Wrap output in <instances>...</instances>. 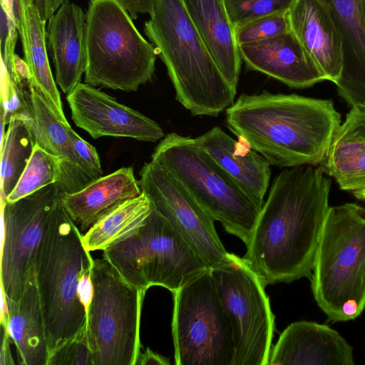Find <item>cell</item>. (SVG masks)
Masks as SVG:
<instances>
[{
    "instance_id": "1",
    "label": "cell",
    "mask_w": 365,
    "mask_h": 365,
    "mask_svg": "<svg viewBox=\"0 0 365 365\" xmlns=\"http://www.w3.org/2000/svg\"><path fill=\"white\" fill-rule=\"evenodd\" d=\"M331 185L321 167L309 165L274 178L243 257L266 286L311 277Z\"/></svg>"
},
{
    "instance_id": "2",
    "label": "cell",
    "mask_w": 365,
    "mask_h": 365,
    "mask_svg": "<svg viewBox=\"0 0 365 365\" xmlns=\"http://www.w3.org/2000/svg\"><path fill=\"white\" fill-rule=\"evenodd\" d=\"M225 111L230 130L282 168L322 165L341 124L331 100L295 93H242Z\"/></svg>"
},
{
    "instance_id": "3",
    "label": "cell",
    "mask_w": 365,
    "mask_h": 365,
    "mask_svg": "<svg viewBox=\"0 0 365 365\" xmlns=\"http://www.w3.org/2000/svg\"><path fill=\"white\" fill-rule=\"evenodd\" d=\"M144 32L165 63L175 98L193 115L217 116L237 89L225 78L182 0H155Z\"/></svg>"
},
{
    "instance_id": "4",
    "label": "cell",
    "mask_w": 365,
    "mask_h": 365,
    "mask_svg": "<svg viewBox=\"0 0 365 365\" xmlns=\"http://www.w3.org/2000/svg\"><path fill=\"white\" fill-rule=\"evenodd\" d=\"M93 259L84 246L83 235L60 199L35 265L49 357L86 326L87 311L79 297L78 284L83 274L91 269Z\"/></svg>"
},
{
    "instance_id": "5",
    "label": "cell",
    "mask_w": 365,
    "mask_h": 365,
    "mask_svg": "<svg viewBox=\"0 0 365 365\" xmlns=\"http://www.w3.org/2000/svg\"><path fill=\"white\" fill-rule=\"evenodd\" d=\"M314 297L333 322L356 319L365 309V208L329 207L315 257Z\"/></svg>"
},
{
    "instance_id": "6",
    "label": "cell",
    "mask_w": 365,
    "mask_h": 365,
    "mask_svg": "<svg viewBox=\"0 0 365 365\" xmlns=\"http://www.w3.org/2000/svg\"><path fill=\"white\" fill-rule=\"evenodd\" d=\"M151 160L173 175L214 221L247 245L262 205L195 138L168 133L155 148Z\"/></svg>"
},
{
    "instance_id": "7",
    "label": "cell",
    "mask_w": 365,
    "mask_h": 365,
    "mask_svg": "<svg viewBox=\"0 0 365 365\" xmlns=\"http://www.w3.org/2000/svg\"><path fill=\"white\" fill-rule=\"evenodd\" d=\"M120 0H88L85 83L126 92L150 81L158 53Z\"/></svg>"
},
{
    "instance_id": "8",
    "label": "cell",
    "mask_w": 365,
    "mask_h": 365,
    "mask_svg": "<svg viewBox=\"0 0 365 365\" xmlns=\"http://www.w3.org/2000/svg\"><path fill=\"white\" fill-rule=\"evenodd\" d=\"M103 251L105 259L128 284L172 293L209 267L155 210L135 230Z\"/></svg>"
},
{
    "instance_id": "9",
    "label": "cell",
    "mask_w": 365,
    "mask_h": 365,
    "mask_svg": "<svg viewBox=\"0 0 365 365\" xmlns=\"http://www.w3.org/2000/svg\"><path fill=\"white\" fill-rule=\"evenodd\" d=\"M86 329L93 365H135L146 289L125 281L105 259H93Z\"/></svg>"
},
{
    "instance_id": "10",
    "label": "cell",
    "mask_w": 365,
    "mask_h": 365,
    "mask_svg": "<svg viewBox=\"0 0 365 365\" xmlns=\"http://www.w3.org/2000/svg\"><path fill=\"white\" fill-rule=\"evenodd\" d=\"M176 365H231L232 331L209 268L173 292Z\"/></svg>"
},
{
    "instance_id": "11",
    "label": "cell",
    "mask_w": 365,
    "mask_h": 365,
    "mask_svg": "<svg viewBox=\"0 0 365 365\" xmlns=\"http://www.w3.org/2000/svg\"><path fill=\"white\" fill-rule=\"evenodd\" d=\"M211 271L232 328L231 365H268L274 315L266 285L243 257L232 253L227 262Z\"/></svg>"
},
{
    "instance_id": "12",
    "label": "cell",
    "mask_w": 365,
    "mask_h": 365,
    "mask_svg": "<svg viewBox=\"0 0 365 365\" xmlns=\"http://www.w3.org/2000/svg\"><path fill=\"white\" fill-rule=\"evenodd\" d=\"M63 192L60 183H53L16 201H1L4 232L0 279L6 299L17 300L35 282L38 251Z\"/></svg>"
},
{
    "instance_id": "13",
    "label": "cell",
    "mask_w": 365,
    "mask_h": 365,
    "mask_svg": "<svg viewBox=\"0 0 365 365\" xmlns=\"http://www.w3.org/2000/svg\"><path fill=\"white\" fill-rule=\"evenodd\" d=\"M139 183L155 210L209 268L229 261L231 253L223 246L214 220L167 170L151 160L140 170Z\"/></svg>"
},
{
    "instance_id": "14",
    "label": "cell",
    "mask_w": 365,
    "mask_h": 365,
    "mask_svg": "<svg viewBox=\"0 0 365 365\" xmlns=\"http://www.w3.org/2000/svg\"><path fill=\"white\" fill-rule=\"evenodd\" d=\"M66 100L75 124L94 139L113 136L155 142L165 137L157 122L86 83H79Z\"/></svg>"
},
{
    "instance_id": "15",
    "label": "cell",
    "mask_w": 365,
    "mask_h": 365,
    "mask_svg": "<svg viewBox=\"0 0 365 365\" xmlns=\"http://www.w3.org/2000/svg\"><path fill=\"white\" fill-rule=\"evenodd\" d=\"M241 60L292 88H304L326 80L292 30L267 40L238 45Z\"/></svg>"
},
{
    "instance_id": "16",
    "label": "cell",
    "mask_w": 365,
    "mask_h": 365,
    "mask_svg": "<svg viewBox=\"0 0 365 365\" xmlns=\"http://www.w3.org/2000/svg\"><path fill=\"white\" fill-rule=\"evenodd\" d=\"M353 348L325 324L299 321L289 324L272 348L268 365H353Z\"/></svg>"
},
{
    "instance_id": "17",
    "label": "cell",
    "mask_w": 365,
    "mask_h": 365,
    "mask_svg": "<svg viewBox=\"0 0 365 365\" xmlns=\"http://www.w3.org/2000/svg\"><path fill=\"white\" fill-rule=\"evenodd\" d=\"M289 16L291 30L326 80L336 84L343 69V41L328 6L322 0H294Z\"/></svg>"
},
{
    "instance_id": "18",
    "label": "cell",
    "mask_w": 365,
    "mask_h": 365,
    "mask_svg": "<svg viewBox=\"0 0 365 365\" xmlns=\"http://www.w3.org/2000/svg\"><path fill=\"white\" fill-rule=\"evenodd\" d=\"M86 27V13L70 0H63L47 21V49L56 84L66 95L81 83L85 73Z\"/></svg>"
},
{
    "instance_id": "19",
    "label": "cell",
    "mask_w": 365,
    "mask_h": 365,
    "mask_svg": "<svg viewBox=\"0 0 365 365\" xmlns=\"http://www.w3.org/2000/svg\"><path fill=\"white\" fill-rule=\"evenodd\" d=\"M340 31L343 69L336 83L338 93L351 106H365L364 0H322Z\"/></svg>"
},
{
    "instance_id": "20",
    "label": "cell",
    "mask_w": 365,
    "mask_h": 365,
    "mask_svg": "<svg viewBox=\"0 0 365 365\" xmlns=\"http://www.w3.org/2000/svg\"><path fill=\"white\" fill-rule=\"evenodd\" d=\"M141 194L133 168L124 167L92 181L78 192H63L61 202L83 235L110 212Z\"/></svg>"
},
{
    "instance_id": "21",
    "label": "cell",
    "mask_w": 365,
    "mask_h": 365,
    "mask_svg": "<svg viewBox=\"0 0 365 365\" xmlns=\"http://www.w3.org/2000/svg\"><path fill=\"white\" fill-rule=\"evenodd\" d=\"M259 205H263L271 177L269 163L243 139L235 140L221 128L214 127L195 138Z\"/></svg>"
},
{
    "instance_id": "22",
    "label": "cell",
    "mask_w": 365,
    "mask_h": 365,
    "mask_svg": "<svg viewBox=\"0 0 365 365\" xmlns=\"http://www.w3.org/2000/svg\"><path fill=\"white\" fill-rule=\"evenodd\" d=\"M182 1L222 74L237 89L242 60L225 0Z\"/></svg>"
},
{
    "instance_id": "23",
    "label": "cell",
    "mask_w": 365,
    "mask_h": 365,
    "mask_svg": "<svg viewBox=\"0 0 365 365\" xmlns=\"http://www.w3.org/2000/svg\"><path fill=\"white\" fill-rule=\"evenodd\" d=\"M319 167L341 190L365 201V120L355 108L346 114Z\"/></svg>"
},
{
    "instance_id": "24",
    "label": "cell",
    "mask_w": 365,
    "mask_h": 365,
    "mask_svg": "<svg viewBox=\"0 0 365 365\" xmlns=\"http://www.w3.org/2000/svg\"><path fill=\"white\" fill-rule=\"evenodd\" d=\"M16 22L31 80L40 88L58 118L69 124L64 115L48 57L46 22L43 21L32 0H14Z\"/></svg>"
},
{
    "instance_id": "25",
    "label": "cell",
    "mask_w": 365,
    "mask_h": 365,
    "mask_svg": "<svg viewBox=\"0 0 365 365\" xmlns=\"http://www.w3.org/2000/svg\"><path fill=\"white\" fill-rule=\"evenodd\" d=\"M6 300L9 317L6 327H1L15 344L19 364L47 365L49 353L36 282L17 300Z\"/></svg>"
},
{
    "instance_id": "26",
    "label": "cell",
    "mask_w": 365,
    "mask_h": 365,
    "mask_svg": "<svg viewBox=\"0 0 365 365\" xmlns=\"http://www.w3.org/2000/svg\"><path fill=\"white\" fill-rule=\"evenodd\" d=\"M30 107L36 143L46 151L63 158L69 176L68 193L76 192L91 182L84 171L72 141L67 125L56 115L40 88L31 79Z\"/></svg>"
},
{
    "instance_id": "27",
    "label": "cell",
    "mask_w": 365,
    "mask_h": 365,
    "mask_svg": "<svg viewBox=\"0 0 365 365\" xmlns=\"http://www.w3.org/2000/svg\"><path fill=\"white\" fill-rule=\"evenodd\" d=\"M36 144L32 118L12 116L1 141V201H6L15 188Z\"/></svg>"
},
{
    "instance_id": "28",
    "label": "cell",
    "mask_w": 365,
    "mask_h": 365,
    "mask_svg": "<svg viewBox=\"0 0 365 365\" xmlns=\"http://www.w3.org/2000/svg\"><path fill=\"white\" fill-rule=\"evenodd\" d=\"M152 209V202L143 192L124 202L83 235L85 247L88 252L105 250L138 227Z\"/></svg>"
},
{
    "instance_id": "29",
    "label": "cell",
    "mask_w": 365,
    "mask_h": 365,
    "mask_svg": "<svg viewBox=\"0 0 365 365\" xmlns=\"http://www.w3.org/2000/svg\"><path fill=\"white\" fill-rule=\"evenodd\" d=\"M53 183H60L65 192H68L70 182L66 161L36 144L26 169L6 201H16Z\"/></svg>"
},
{
    "instance_id": "30",
    "label": "cell",
    "mask_w": 365,
    "mask_h": 365,
    "mask_svg": "<svg viewBox=\"0 0 365 365\" xmlns=\"http://www.w3.org/2000/svg\"><path fill=\"white\" fill-rule=\"evenodd\" d=\"M291 30L289 10L264 16L235 28L237 45L274 38Z\"/></svg>"
},
{
    "instance_id": "31",
    "label": "cell",
    "mask_w": 365,
    "mask_h": 365,
    "mask_svg": "<svg viewBox=\"0 0 365 365\" xmlns=\"http://www.w3.org/2000/svg\"><path fill=\"white\" fill-rule=\"evenodd\" d=\"M294 0H225L234 28L253 19L288 11Z\"/></svg>"
},
{
    "instance_id": "32",
    "label": "cell",
    "mask_w": 365,
    "mask_h": 365,
    "mask_svg": "<svg viewBox=\"0 0 365 365\" xmlns=\"http://www.w3.org/2000/svg\"><path fill=\"white\" fill-rule=\"evenodd\" d=\"M47 365H93L86 326L56 351L49 357Z\"/></svg>"
},
{
    "instance_id": "33",
    "label": "cell",
    "mask_w": 365,
    "mask_h": 365,
    "mask_svg": "<svg viewBox=\"0 0 365 365\" xmlns=\"http://www.w3.org/2000/svg\"><path fill=\"white\" fill-rule=\"evenodd\" d=\"M67 130L83 168L91 181L102 177L103 171L95 147L80 137L70 125H67Z\"/></svg>"
},
{
    "instance_id": "34",
    "label": "cell",
    "mask_w": 365,
    "mask_h": 365,
    "mask_svg": "<svg viewBox=\"0 0 365 365\" xmlns=\"http://www.w3.org/2000/svg\"><path fill=\"white\" fill-rule=\"evenodd\" d=\"M129 12L133 20L138 19L139 14L153 13L155 0H120Z\"/></svg>"
},
{
    "instance_id": "35",
    "label": "cell",
    "mask_w": 365,
    "mask_h": 365,
    "mask_svg": "<svg viewBox=\"0 0 365 365\" xmlns=\"http://www.w3.org/2000/svg\"><path fill=\"white\" fill-rule=\"evenodd\" d=\"M93 287L91 279V269L86 272L81 277L78 284V294L83 304L86 308L93 298Z\"/></svg>"
},
{
    "instance_id": "36",
    "label": "cell",
    "mask_w": 365,
    "mask_h": 365,
    "mask_svg": "<svg viewBox=\"0 0 365 365\" xmlns=\"http://www.w3.org/2000/svg\"><path fill=\"white\" fill-rule=\"evenodd\" d=\"M169 359L157 354L147 347L143 353H140L135 365H170Z\"/></svg>"
},
{
    "instance_id": "37",
    "label": "cell",
    "mask_w": 365,
    "mask_h": 365,
    "mask_svg": "<svg viewBox=\"0 0 365 365\" xmlns=\"http://www.w3.org/2000/svg\"><path fill=\"white\" fill-rule=\"evenodd\" d=\"M2 340L0 353V365H14L10 349L11 339L6 329L2 328Z\"/></svg>"
},
{
    "instance_id": "38",
    "label": "cell",
    "mask_w": 365,
    "mask_h": 365,
    "mask_svg": "<svg viewBox=\"0 0 365 365\" xmlns=\"http://www.w3.org/2000/svg\"><path fill=\"white\" fill-rule=\"evenodd\" d=\"M43 21L47 22L52 16L50 0H32Z\"/></svg>"
},
{
    "instance_id": "39",
    "label": "cell",
    "mask_w": 365,
    "mask_h": 365,
    "mask_svg": "<svg viewBox=\"0 0 365 365\" xmlns=\"http://www.w3.org/2000/svg\"><path fill=\"white\" fill-rule=\"evenodd\" d=\"M1 9L11 20H15L14 0H1Z\"/></svg>"
},
{
    "instance_id": "40",
    "label": "cell",
    "mask_w": 365,
    "mask_h": 365,
    "mask_svg": "<svg viewBox=\"0 0 365 365\" xmlns=\"http://www.w3.org/2000/svg\"><path fill=\"white\" fill-rule=\"evenodd\" d=\"M63 0H50L51 11L52 14L57 10Z\"/></svg>"
},
{
    "instance_id": "41",
    "label": "cell",
    "mask_w": 365,
    "mask_h": 365,
    "mask_svg": "<svg viewBox=\"0 0 365 365\" xmlns=\"http://www.w3.org/2000/svg\"><path fill=\"white\" fill-rule=\"evenodd\" d=\"M352 108H355L356 110L359 113L361 116L363 118V119L365 120V106H359Z\"/></svg>"
},
{
    "instance_id": "42",
    "label": "cell",
    "mask_w": 365,
    "mask_h": 365,
    "mask_svg": "<svg viewBox=\"0 0 365 365\" xmlns=\"http://www.w3.org/2000/svg\"><path fill=\"white\" fill-rule=\"evenodd\" d=\"M364 12H365V0H364Z\"/></svg>"
}]
</instances>
